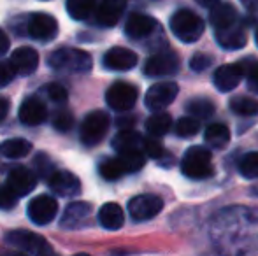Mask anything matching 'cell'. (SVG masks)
<instances>
[{"instance_id": "f1b7e54d", "label": "cell", "mask_w": 258, "mask_h": 256, "mask_svg": "<svg viewBox=\"0 0 258 256\" xmlns=\"http://www.w3.org/2000/svg\"><path fill=\"white\" fill-rule=\"evenodd\" d=\"M172 127V118L167 113H158L153 116H150V120L146 121V130L150 132V135L153 137H163Z\"/></svg>"}, {"instance_id": "d6986e66", "label": "cell", "mask_w": 258, "mask_h": 256, "mask_svg": "<svg viewBox=\"0 0 258 256\" xmlns=\"http://www.w3.org/2000/svg\"><path fill=\"white\" fill-rule=\"evenodd\" d=\"M11 65L14 72L20 75H30L39 67V55L32 48H18L11 55Z\"/></svg>"}, {"instance_id": "7bdbcfd3", "label": "cell", "mask_w": 258, "mask_h": 256, "mask_svg": "<svg viewBox=\"0 0 258 256\" xmlns=\"http://www.w3.org/2000/svg\"><path fill=\"white\" fill-rule=\"evenodd\" d=\"M197 4H201L202 7H213L214 4L218 2V0H195Z\"/></svg>"}, {"instance_id": "e575fe53", "label": "cell", "mask_w": 258, "mask_h": 256, "mask_svg": "<svg viewBox=\"0 0 258 256\" xmlns=\"http://www.w3.org/2000/svg\"><path fill=\"white\" fill-rule=\"evenodd\" d=\"M46 93H48V97L53 100V102H65L69 97L67 90H65L61 84H58V82H49V84L46 86Z\"/></svg>"}, {"instance_id": "d4e9b609", "label": "cell", "mask_w": 258, "mask_h": 256, "mask_svg": "<svg viewBox=\"0 0 258 256\" xmlns=\"http://www.w3.org/2000/svg\"><path fill=\"white\" fill-rule=\"evenodd\" d=\"M141 146H143V137H141L137 132L128 130V128L123 130V132H119L118 135L114 137V140H112V147H114L118 153L139 149Z\"/></svg>"}, {"instance_id": "6da1fadb", "label": "cell", "mask_w": 258, "mask_h": 256, "mask_svg": "<svg viewBox=\"0 0 258 256\" xmlns=\"http://www.w3.org/2000/svg\"><path fill=\"white\" fill-rule=\"evenodd\" d=\"M146 163V156L143 151L134 149L119 153L118 158H109L100 165V176L107 181H116L121 176L130 174V172H137L144 167Z\"/></svg>"}, {"instance_id": "3957f363", "label": "cell", "mask_w": 258, "mask_h": 256, "mask_svg": "<svg viewBox=\"0 0 258 256\" xmlns=\"http://www.w3.org/2000/svg\"><path fill=\"white\" fill-rule=\"evenodd\" d=\"M170 30L181 42L191 44L204 34V21L190 9H181L170 18Z\"/></svg>"}, {"instance_id": "cb8c5ba5", "label": "cell", "mask_w": 258, "mask_h": 256, "mask_svg": "<svg viewBox=\"0 0 258 256\" xmlns=\"http://www.w3.org/2000/svg\"><path fill=\"white\" fill-rule=\"evenodd\" d=\"M99 221L104 228L107 230H118L125 223V214H123V209L119 207L114 202H107L100 207L99 211Z\"/></svg>"}, {"instance_id": "f35d334b", "label": "cell", "mask_w": 258, "mask_h": 256, "mask_svg": "<svg viewBox=\"0 0 258 256\" xmlns=\"http://www.w3.org/2000/svg\"><path fill=\"white\" fill-rule=\"evenodd\" d=\"M14 75H16V72H14L11 62H0V88L9 84L14 79Z\"/></svg>"}, {"instance_id": "1f68e13d", "label": "cell", "mask_w": 258, "mask_h": 256, "mask_svg": "<svg viewBox=\"0 0 258 256\" xmlns=\"http://www.w3.org/2000/svg\"><path fill=\"white\" fill-rule=\"evenodd\" d=\"M239 172L246 179H256L258 178V151L244 154L239 161Z\"/></svg>"}, {"instance_id": "ffe728a7", "label": "cell", "mask_w": 258, "mask_h": 256, "mask_svg": "<svg viewBox=\"0 0 258 256\" xmlns=\"http://www.w3.org/2000/svg\"><path fill=\"white\" fill-rule=\"evenodd\" d=\"M156 27V21L148 14H130L128 20H126L125 25V32L130 39H144L155 30Z\"/></svg>"}, {"instance_id": "7a4b0ae2", "label": "cell", "mask_w": 258, "mask_h": 256, "mask_svg": "<svg viewBox=\"0 0 258 256\" xmlns=\"http://www.w3.org/2000/svg\"><path fill=\"white\" fill-rule=\"evenodd\" d=\"M49 67L54 70L71 72V74H86L92 70V56L78 48H60L49 56Z\"/></svg>"}, {"instance_id": "ba28073f", "label": "cell", "mask_w": 258, "mask_h": 256, "mask_svg": "<svg viewBox=\"0 0 258 256\" xmlns=\"http://www.w3.org/2000/svg\"><path fill=\"white\" fill-rule=\"evenodd\" d=\"M163 209V200L156 195H137L128 202V212L134 221L153 219Z\"/></svg>"}, {"instance_id": "8992f818", "label": "cell", "mask_w": 258, "mask_h": 256, "mask_svg": "<svg viewBox=\"0 0 258 256\" xmlns=\"http://www.w3.org/2000/svg\"><path fill=\"white\" fill-rule=\"evenodd\" d=\"M109 128V116L104 111H93L85 118L81 125V142L85 146H95L104 139Z\"/></svg>"}, {"instance_id": "ac0fdd59", "label": "cell", "mask_w": 258, "mask_h": 256, "mask_svg": "<svg viewBox=\"0 0 258 256\" xmlns=\"http://www.w3.org/2000/svg\"><path fill=\"white\" fill-rule=\"evenodd\" d=\"M126 7V0H100L95 9L97 23L102 27H114Z\"/></svg>"}, {"instance_id": "4316f807", "label": "cell", "mask_w": 258, "mask_h": 256, "mask_svg": "<svg viewBox=\"0 0 258 256\" xmlns=\"http://www.w3.org/2000/svg\"><path fill=\"white\" fill-rule=\"evenodd\" d=\"M204 139L213 147H225L230 140V130L223 123H213L206 128Z\"/></svg>"}, {"instance_id": "9a60e30c", "label": "cell", "mask_w": 258, "mask_h": 256, "mask_svg": "<svg viewBox=\"0 0 258 256\" xmlns=\"http://www.w3.org/2000/svg\"><path fill=\"white\" fill-rule=\"evenodd\" d=\"M242 75H244L242 65L227 63V65H221L220 68H216V72H214V75H213V81H214V86H216L220 92L228 93L234 88H237Z\"/></svg>"}, {"instance_id": "d6a6232c", "label": "cell", "mask_w": 258, "mask_h": 256, "mask_svg": "<svg viewBox=\"0 0 258 256\" xmlns=\"http://www.w3.org/2000/svg\"><path fill=\"white\" fill-rule=\"evenodd\" d=\"M201 130V123H199L197 118L194 116H186V118H181L176 125V133L183 139H188V137H194L197 135V132Z\"/></svg>"}, {"instance_id": "4dcf8cb0", "label": "cell", "mask_w": 258, "mask_h": 256, "mask_svg": "<svg viewBox=\"0 0 258 256\" xmlns=\"http://www.w3.org/2000/svg\"><path fill=\"white\" fill-rule=\"evenodd\" d=\"M230 109L241 116H253L258 113V102L249 97H234L230 100Z\"/></svg>"}, {"instance_id": "44dd1931", "label": "cell", "mask_w": 258, "mask_h": 256, "mask_svg": "<svg viewBox=\"0 0 258 256\" xmlns=\"http://www.w3.org/2000/svg\"><path fill=\"white\" fill-rule=\"evenodd\" d=\"M211 25L214 30H225V28L232 27V25L239 23V14L230 4H214L211 9Z\"/></svg>"}, {"instance_id": "ab89813d", "label": "cell", "mask_w": 258, "mask_h": 256, "mask_svg": "<svg viewBox=\"0 0 258 256\" xmlns=\"http://www.w3.org/2000/svg\"><path fill=\"white\" fill-rule=\"evenodd\" d=\"M209 65H211V58H209V56H206V55H202V53L194 55V56H191V60H190V67L194 68L195 72L206 70Z\"/></svg>"}, {"instance_id": "8fae6325", "label": "cell", "mask_w": 258, "mask_h": 256, "mask_svg": "<svg viewBox=\"0 0 258 256\" xmlns=\"http://www.w3.org/2000/svg\"><path fill=\"white\" fill-rule=\"evenodd\" d=\"M181 62L179 56L172 51L158 53L148 58L146 65H144V74L150 77H162V75H172L179 70Z\"/></svg>"}, {"instance_id": "74e56055", "label": "cell", "mask_w": 258, "mask_h": 256, "mask_svg": "<svg viewBox=\"0 0 258 256\" xmlns=\"http://www.w3.org/2000/svg\"><path fill=\"white\" fill-rule=\"evenodd\" d=\"M244 74L248 75V88L253 93H258V62H249L248 68H244Z\"/></svg>"}, {"instance_id": "30bf717a", "label": "cell", "mask_w": 258, "mask_h": 256, "mask_svg": "<svg viewBox=\"0 0 258 256\" xmlns=\"http://www.w3.org/2000/svg\"><path fill=\"white\" fill-rule=\"evenodd\" d=\"M177 93H179V88L176 82H156L148 90L144 102H146L148 109L156 113V111H163L167 106H170Z\"/></svg>"}, {"instance_id": "5bb4252c", "label": "cell", "mask_w": 258, "mask_h": 256, "mask_svg": "<svg viewBox=\"0 0 258 256\" xmlns=\"http://www.w3.org/2000/svg\"><path fill=\"white\" fill-rule=\"evenodd\" d=\"M48 185L54 193L61 197H76L81 193V181L78 176L67 170H53L48 176Z\"/></svg>"}, {"instance_id": "9c48e42d", "label": "cell", "mask_w": 258, "mask_h": 256, "mask_svg": "<svg viewBox=\"0 0 258 256\" xmlns=\"http://www.w3.org/2000/svg\"><path fill=\"white\" fill-rule=\"evenodd\" d=\"M28 218L39 226L51 223L58 214V202L49 195H39L28 204Z\"/></svg>"}, {"instance_id": "603a6c76", "label": "cell", "mask_w": 258, "mask_h": 256, "mask_svg": "<svg viewBox=\"0 0 258 256\" xmlns=\"http://www.w3.org/2000/svg\"><path fill=\"white\" fill-rule=\"evenodd\" d=\"M216 41L220 42V46H223L225 49H241L246 44V32L244 27L241 25V21L232 27L225 28V30L216 32Z\"/></svg>"}, {"instance_id": "5b68a950", "label": "cell", "mask_w": 258, "mask_h": 256, "mask_svg": "<svg viewBox=\"0 0 258 256\" xmlns=\"http://www.w3.org/2000/svg\"><path fill=\"white\" fill-rule=\"evenodd\" d=\"M6 244L30 254L53 253V247L49 246L44 237L37 235L34 232H28V230H13V232L6 233Z\"/></svg>"}, {"instance_id": "7c38bea8", "label": "cell", "mask_w": 258, "mask_h": 256, "mask_svg": "<svg viewBox=\"0 0 258 256\" xmlns=\"http://www.w3.org/2000/svg\"><path fill=\"white\" fill-rule=\"evenodd\" d=\"M35 185H37V178H35L34 172L27 167H14V168H11V172L7 174L6 186L16 195L18 198L34 192Z\"/></svg>"}, {"instance_id": "d590c367", "label": "cell", "mask_w": 258, "mask_h": 256, "mask_svg": "<svg viewBox=\"0 0 258 256\" xmlns=\"http://www.w3.org/2000/svg\"><path fill=\"white\" fill-rule=\"evenodd\" d=\"M16 202H18V197L11 192L7 186H2V188H0V209L9 211V209H13L14 205H16Z\"/></svg>"}, {"instance_id": "7402d4cb", "label": "cell", "mask_w": 258, "mask_h": 256, "mask_svg": "<svg viewBox=\"0 0 258 256\" xmlns=\"http://www.w3.org/2000/svg\"><path fill=\"white\" fill-rule=\"evenodd\" d=\"M92 212V205L86 204V202H72V204L67 205L63 216L60 219L61 228H78L83 221H86Z\"/></svg>"}, {"instance_id": "60d3db41", "label": "cell", "mask_w": 258, "mask_h": 256, "mask_svg": "<svg viewBox=\"0 0 258 256\" xmlns=\"http://www.w3.org/2000/svg\"><path fill=\"white\" fill-rule=\"evenodd\" d=\"M9 46H11V42H9V37H7V34L6 32L0 28V56L4 55V53L9 49Z\"/></svg>"}, {"instance_id": "277c9868", "label": "cell", "mask_w": 258, "mask_h": 256, "mask_svg": "<svg viewBox=\"0 0 258 256\" xmlns=\"http://www.w3.org/2000/svg\"><path fill=\"white\" fill-rule=\"evenodd\" d=\"M181 170L190 179H206L214 174L211 153L202 146H194L184 153Z\"/></svg>"}, {"instance_id": "e0dca14e", "label": "cell", "mask_w": 258, "mask_h": 256, "mask_svg": "<svg viewBox=\"0 0 258 256\" xmlns=\"http://www.w3.org/2000/svg\"><path fill=\"white\" fill-rule=\"evenodd\" d=\"M137 55L126 48H111L104 56V67L109 70H130L137 65Z\"/></svg>"}, {"instance_id": "4fadbf2b", "label": "cell", "mask_w": 258, "mask_h": 256, "mask_svg": "<svg viewBox=\"0 0 258 256\" xmlns=\"http://www.w3.org/2000/svg\"><path fill=\"white\" fill-rule=\"evenodd\" d=\"M28 34L35 41H42V42L53 41L58 34V23L51 14L35 13L30 18V21H28Z\"/></svg>"}, {"instance_id": "2e32d148", "label": "cell", "mask_w": 258, "mask_h": 256, "mask_svg": "<svg viewBox=\"0 0 258 256\" xmlns=\"http://www.w3.org/2000/svg\"><path fill=\"white\" fill-rule=\"evenodd\" d=\"M48 118V109H46L44 102L37 99V97H30L27 99L20 107V121L28 127H37V125L44 123Z\"/></svg>"}, {"instance_id": "8d00e7d4", "label": "cell", "mask_w": 258, "mask_h": 256, "mask_svg": "<svg viewBox=\"0 0 258 256\" xmlns=\"http://www.w3.org/2000/svg\"><path fill=\"white\" fill-rule=\"evenodd\" d=\"M143 147H144V153L150 158H155V160H158L163 154L162 146H160V142L155 139H143Z\"/></svg>"}, {"instance_id": "b9f144b4", "label": "cell", "mask_w": 258, "mask_h": 256, "mask_svg": "<svg viewBox=\"0 0 258 256\" xmlns=\"http://www.w3.org/2000/svg\"><path fill=\"white\" fill-rule=\"evenodd\" d=\"M7 113H9V100L6 97H0V120H4Z\"/></svg>"}, {"instance_id": "ee69618b", "label": "cell", "mask_w": 258, "mask_h": 256, "mask_svg": "<svg viewBox=\"0 0 258 256\" xmlns=\"http://www.w3.org/2000/svg\"><path fill=\"white\" fill-rule=\"evenodd\" d=\"M255 41H256V46H258V30H256V34H255Z\"/></svg>"}, {"instance_id": "f546056e", "label": "cell", "mask_w": 258, "mask_h": 256, "mask_svg": "<svg viewBox=\"0 0 258 256\" xmlns=\"http://www.w3.org/2000/svg\"><path fill=\"white\" fill-rule=\"evenodd\" d=\"M186 113L190 116L197 118V120H206V118L213 116L214 114V104L209 99L204 97H197V99H191L186 104Z\"/></svg>"}, {"instance_id": "484cf974", "label": "cell", "mask_w": 258, "mask_h": 256, "mask_svg": "<svg viewBox=\"0 0 258 256\" xmlns=\"http://www.w3.org/2000/svg\"><path fill=\"white\" fill-rule=\"evenodd\" d=\"M100 0H67V13L74 20L83 21L95 13Z\"/></svg>"}, {"instance_id": "836d02e7", "label": "cell", "mask_w": 258, "mask_h": 256, "mask_svg": "<svg viewBox=\"0 0 258 256\" xmlns=\"http://www.w3.org/2000/svg\"><path fill=\"white\" fill-rule=\"evenodd\" d=\"M72 125H74V116H72V113L69 109H61V111H58V113L54 114L53 127L56 128L58 132L67 133L69 130L72 128Z\"/></svg>"}, {"instance_id": "52a82bcc", "label": "cell", "mask_w": 258, "mask_h": 256, "mask_svg": "<svg viewBox=\"0 0 258 256\" xmlns=\"http://www.w3.org/2000/svg\"><path fill=\"white\" fill-rule=\"evenodd\" d=\"M137 97H139V92L134 84L125 81H118L114 84H111V88L105 93V100H107V106L114 111H128L136 106Z\"/></svg>"}, {"instance_id": "83f0119b", "label": "cell", "mask_w": 258, "mask_h": 256, "mask_svg": "<svg viewBox=\"0 0 258 256\" xmlns=\"http://www.w3.org/2000/svg\"><path fill=\"white\" fill-rule=\"evenodd\" d=\"M30 151H32V144L27 139H9L0 146V153L6 158H11V160L27 156Z\"/></svg>"}]
</instances>
